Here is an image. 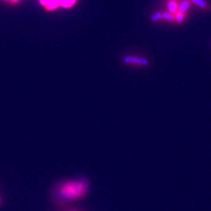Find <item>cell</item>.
I'll return each mask as SVG.
<instances>
[{
	"mask_svg": "<svg viewBox=\"0 0 211 211\" xmlns=\"http://www.w3.org/2000/svg\"><path fill=\"white\" fill-rule=\"evenodd\" d=\"M193 3H195L199 7H200L201 9H203L205 10H209L210 9V5L208 2H206L205 0H191Z\"/></svg>",
	"mask_w": 211,
	"mask_h": 211,
	"instance_id": "3957f363",
	"label": "cell"
},
{
	"mask_svg": "<svg viewBox=\"0 0 211 211\" xmlns=\"http://www.w3.org/2000/svg\"><path fill=\"white\" fill-rule=\"evenodd\" d=\"M89 183L86 180L77 179L62 182L57 187V195L64 201H75L86 196Z\"/></svg>",
	"mask_w": 211,
	"mask_h": 211,
	"instance_id": "6da1fadb",
	"label": "cell"
},
{
	"mask_svg": "<svg viewBox=\"0 0 211 211\" xmlns=\"http://www.w3.org/2000/svg\"><path fill=\"white\" fill-rule=\"evenodd\" d=\"M190 6V2L188 0H184L183 2H181V5H179L178 7V11L179 12H181V13H185L187 12V10L188 9Z\"/></svg>",
	"mask_w": 211,
	"mask_h": 211,
	"instance_id": "5b68a950",
	"label": "cell"
},
{
	"mask_svg": "<svg viewBox=\"0 0 211 211\" xmlns=\"http://www.w3.org/2000/svg\"><path fill=\"white\" fill-rule=\"evenodd\" d=\"M167 8L168 10L170 11V13H172V14H175L177 13V10L178 9V3L176 1L174 0H170L167 3Z\"/></svg>",
	"mask_w": 211,
	"mask_h": 211,
	"instance_id": "277c9868",
	"label": "cell"
},
{
	"mask_svg": "<svg viewBox=\"0 0 211 211\" xmlns=\"http://www.w3.org/2000/svg\"><path fill=\"white\" fill-rule=\"evenodd\" d=\"M152 20L153 22L157 21V20H160V19H163V16H162V13H160V12H157V13H154L153 16H152Z\"/></svg>",
	"mask_w": 211,
	"mask_h": 211,
	"instance_id": "ba28073f",
	"label": "cell"
},
{
	"mask_svg": "<svg viewBox=\"0 0 211 211\" xmlns=\"http://www.w3.org/2000/svg\"><path fill=\"white\" fill-rule=\"evenodd\" d=\"M2 1L8 4H14L13 3V0H2Z\"/></svg>",
	"mask_w": 211,
	"mask_h": 211,
	"instance_id": "9c48e42d",
	"label": "cell"
},
{
	"mask_svg": "<svg viewBox=\"0 0 211 211\" xmlns=\"http://www.w3.org/2000/svg\"><path fill=\"white\" fill-rule=\"evenodd\" d=\"M124 61L126 63H132V64H138V65L142 66H147L149 64V60L147 59L135 57V56H125L124 58Z\"/></svg>",
	"mask_w": 211,
	"mask_h": 211,
	"instance_id": "7a4b0ae2",
	"label": "cell"
},
{
	"mask_svg": "<svg viewBox=\"0 0 211 211\" xmlns=\"http://www.w3.org/2000/svg\"><path fill=\"white\" fill-rule=\"evenodd\" d=\"M162 16L163 19L169 20V21H174L175 20V16L172 13H169V12H164L162 13Z\"/></svg>",
	"mask_w": 211,
	"mask_h": 211,
	"instance_id": "8992f818",
	"label": "cell"
},
{
	"mask_svg": "<svg viewBox=\"0 0 211 211\" xmlns=\"http://www.w3.org/2000/svg\"><path fill=\"white\" fill-rule=\"evenodd\" d=\"M174 16L176 22H178V23H181V22L184 20L185 14V13H181V12H179L178 11V13H176V15H175Z\"/></svg>",
	"mask_w": 211,
	"mask_h": 211,
	"instance_id": "52a82bcc",
	"label": "cell"
},
{
	"mask_svg": "<svg viewBox=\"0 0 211 211\" xmlns=\"http://www.w3.org/2000/svg\"><path fill=\"white\" fill-rule=\"evenodd\" d=\"M1 202H2V201H1V199H0V204H1Z\"/></svg>",
	"mask_w": 211,
	"mask_h": 211,
	"instance_id": "30bf717a",
	"label": "cell"
}]
</instances>
